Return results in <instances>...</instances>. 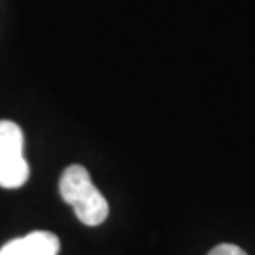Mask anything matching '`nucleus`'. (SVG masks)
Segmentation results:
<instances>
[{
  "mask_svg": "<svg viewBox=\"0 0 255 255\" xmlns=\"http://www.w3.org/2000/svg\"><path fill=\"white\" fill-rule=\"evenodd\" d=\"M59 193L63 201L72 206L83 225L97 227L108 218V201L95 187L87 168L82 164H72L64 170L59 180Z\"/></svg>",
  "mask_w": 255,
  "mask_h": 255,
  "instance_id": "obj_1",
  "label": "nucleus"
},
{
  "mask_svg": "<svg viewBox=\"0 0 255 255\" xmlns=\"http://www.w3.org/2000/svg\"><path fill=\"white\" fill-rule=\"evenodd\" d=\"M23 130L17 123L0 121V187L17 189L28 180V163L23 155Z\"/></svg>",
  "mask_w": 255,
  "mask_h": 255,
  "instance_id": "obj_2",
  "label": "nucleus"
},
{
  "mask_svg": "<svg viewBox=\"0 0 255 255\" xmlns=\"http://www.w3.org/2000/svg\"><path fill=\"white\" fill-rule=\"evenodd\" d=\"M61 240L49 231H32L25 237L13 238L0 248V255H57Z\"/></svg>",
  "mask_w": 255,
  "mask_h": 255,
  "instance_id": "obj_3",
  "label": "nucleus"
},
{
  "mask_svg": "<svg viewBox=\"0 0 255 255\" xmlns=\"http://www.w3.org/2000/svg\"><path fill=\"white\" fill-rule=\"evenodd\" d=\"M208 255H248L242 248L235 246V244H219L214 250H210Z\"/></svg>",
  "mask_w": 255,
  "mask_h": 255,
  "instance_id": "obj_4",
  "label": "nucleus"
}]
</instances>
